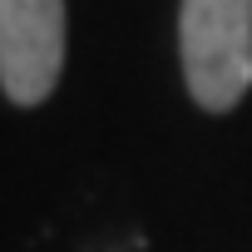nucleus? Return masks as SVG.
<instances>
[{
  "label": "nucleus",
  "mask_w": 252,
  "mask_h": 252,
  "mask_svg": "<svg viewBox=\"0 0 252 252\" xmlns=\"http://www.w3.org/2000/svg\"><path fill=\"white\" fill-rule=\"evenodd\" d=\"M178 55L198 109H237L252 89V0H183Z\"/></svg>",
  "instance_id": "1"
},
{
  "label": "nucleus",
  "mask_w": 252,
  "mask_h": 252,
  "mask_svg": "<svg viewBox=\"0 0 252 252\" xmlns=\"http://www.w3.org/2000/svg\"><path fill=\"white\" fill-rule=\"evenodd\" d=\"M64 74V0H0V89L45 104Z\"/></svg>",
  "instance_id": "2"
}]
</instances>
